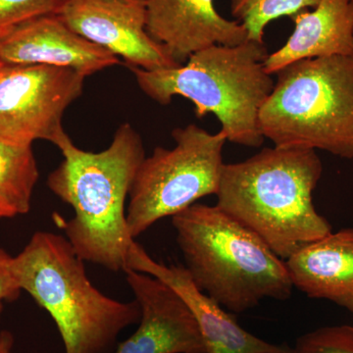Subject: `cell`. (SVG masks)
I'll list each match as a JSON object with an SVG mask.
<instances>
[{
    "instance_id": "cell-16",
    "label": "cell",
    "mask_w": 353,
    "mask_h": 353,
    "mask_svg": "<svg viewBox=\"0 0 353 353\" xmlns=\"http://www.w3.org/2000/svg\"><path fill=\"white\" fill-rule=\"evenodd\" d=\"M39 171L32 145H20L0 139V197L18 215L31 210L32 194Z\"/></svg>"
},
{
    "instance_id": "cell-19",
    "label": "cell",
    "mask_w": 353,
    "mask_h": 353,
    "mask_svg": "<svg viewBox=\"0 0 353 353\" xmlns=\"http://www.w3.org/2000/svg\"><path fill=\"white\" fill-rule=\"evenodd\" d=\"M67 0H0V30L41 16L58 14Z\"/></svg>"
},
{
    "instance_id": "cell-9",
    "label": "cell",
    "mask_w": 353,
    "mask_h": 353,
    "mask_svg": "<svg viewBox=\"0 0 353 353\" xmlns=\"http://www.w3.org/2000/svg\"><path fill=\"white\" fill-rule=\"evenodd\" d=\"M77 34L128 67L154 71L180 66L146 31L145 0H67L57 14Z\"/></svg>"
},
{
    "instance_id": "cell-4",
    "label": "cell",
    "mask_w": 353,
    "mask_h": 353,
    "mask_svg": "<svg viewBox=\"0 0 353 353\" xmlns=\"http://www.w3.org/2000/svg\"><path fill=\"white\" fill-rule=\"evenodd\" d=\"M267 57L264 43L248 39L238 46H209L175 68H128L152 101L167 105L173 97H185L199 119L209 113L217 118L227 141L259 148L264 141L259 111L275 83L265 70Z\"/></svg>"
},
{
    "instance_id": "cell-21",
    "label": "cell",
    "mask_w": 353,
    "mask_h": 353,
    "mask_svg": "<svg viewBox=\"0 0 353 353\" xmlns=\"http://www.w3.org/2000/svg\"><path fill=\"white\" fill-rule=\"evenodd\" d=\"M14 345V336L9 331L0 333V353H11Z\"/></svg>"
},
{
    "instance_id": "cell-13",
    "label": "cell",
    "mask_w": 353,
    "mask_h": 353,
    "mask_svg": "<svg viewBox=\"0 0 353 353\" xmlns=\"http://www.w3.org/2000/svg\"><path fill=\"white\" fill-rule=\"evenodd\" d=\"M148 274L176 290L196 318L208 353H279L285 345H272L241 328L236 318L201 292L183 266L158 263L143 246L132 243L127 269Z\"/></svg>"
},
{
    "instance_id": "cell-14",
    "label": "cell",
    "mask_w": 353,
    "mask_h": 353,
    "mask_svg": "<svg viewBox=\"0 0 353 353\" xmlns=\"http://www.w3.org/2000/svg\"><path fill=\"white\" fill-rule=\"evenodd\" d=\"M294 287L353 316V228L331 232L285 260Z\"/></svg>"
},
{
    "instance_id": "cell-3",
    "label": "cell",
    "mask_w": 353,
    "mask_h": 353,
    "mask_svg": "<svg viewBox=\"0 0 353 353\" xmlns=\"http://www.w3.org/2000/svg\"><path fill=\"white\" fill-rule=\"evenodd\" d=\"M172 225L192 282L223 308L239 314L265 299L292 296L284 260L217 205L194 204Z\"/></svg>"
},
{
    "instance_id": "cell-11",
    "label": "cell",
    "mask_w": 353,
    "mask_h": 353,
    "mask_svg": "<svg viewBox=\"0 0 353 353\" xmlns=\"http://www.w3.org/2000/svg\"><path fill=\"white\" fill-rule=\"evenodd\" d=\"M0 61L64 67L87 77L120 63L119 57L70 29L57 14L0 30Z\"/></svg>"
},
{
    "instance_id": "cell-12",
    "label": "cell",
    "mask_w": 353,
    "mask_h": 353,
    "mask_svg": "<svg viewBox=\"0 0 353 353\" xmlns=\"http://www.w3.org/2000/svg\"><path fill=\"white\" fill-rule=\"evenodd\" d=\"M146 31L174 61L185 64L197 51L238 46L248 39L245 26L222 17L214 0H145Z\"/></svg>"
},
{
    "instance_id": "cell-23",
    "label": "cell",
    "mask_w": 353,
    "mask_h": 353,
    "mask_svg": "<svg viewBox=\"0 0 353 353\" xmlns=\"http://www.w3.org/2000/svg\"><path fill=\"white\" fill-rule=\"evenodd\" d=\"M279 353H296V352H294V348H290L288 347V345H285V350Z\"/></svg>"
},
{
    "instance_id": "cell-8",
    "label": "cell",
    "mask_w": 353,
    "mask_h": 353,
    "mask_svg": "<svg viewBox=\"0 0 353 353\" xmlns=\"http://www.w3.org/2000/svg\"><path fill=\"white\" fill-rule=\"evenodd\" d=\"M87 76L76 70L0 61V139L20 145L38 139L57 145L62 120L81 97Z\"/></svg>"
},
{
    "instance_id": "cell-1",
    "label": "cell",
    "mask_w": 353,
    "mask_h": 353,
    "mask_svg": "<svg viewBox=\"0 0 353 353\" xmlns=\"http://www.w3.org/2000/svg\"><path fill=\"white\" fill-rule=\"evenodd\" d=\"M57 146L63 160L46 183L75 213L72 219L59 220L65 236L83 261L124 272L134 241L128 232L125 203L145 157L141 134L124 123L101 152L81 150L68 134Z\"/></svg>"
},
{
    "instance_id": "cell-2",
    "label": "cell",
    "mask_w": 353,
    "mask_h": 353,
    "mask_svg": "<svg viewBox=\"0 0 353 353\" xmlns=\"http://www.w3.org/2000/svg\"><path fill=\"white\" fill-rule=\"evenodd\" d=\"M322 174L316 150L264 148L245 161L224 164L216 205L285 261L333 232L313 203Z\"/></svg>"
},
{
    "instance_id": "cell-15",
    "label": "cell",
    "mask_w": 353,
    "mask_h": 353,
    "mask_svg": "<svg viewBox=\"0 0 353 353\" xmlns=\"http://www.w3.org/2000/svg\"><path fill=\"white\" fill-rule=\"evenodd\" d=\"M290 19L294 29L289 39L265 59L270 75L299 60L353 54V0H321L313 11Z\"/></svg>"
},
{
    "instance_id": "cell-22",
    "label": "cell",
    "mask_w": 353,
    "mask_h": 353,
    "mask_svg": "<svg viewBox=\"0 0 353 353\" xmlns=\"http://www.w3.org/2000/svg\"><path fill=\"white\" fill-rule=\"evenodd\" d=\"M17 215V211H16L15 209H14L12 206L6 201V199L0 197V219H4V218H13Z\"/></svg>"
},
{
    "instance_id": "cell-18",
    "label": "cell",
    "mask_w": 353,
    "mask_h": 353,
    "mask_svg": "<svg viewBox=\"0 0 353 353\" xmlns=\"http://www.w3.org/2000/svg\"><path fill=\"white\" fill-rule=\"evenodd\" d=\"M296 353H353V326L324 327L297 339Z\"/></svg>"
},
{
    "instance_id": "cell-10",
    "label": "cell",
    "mask_w": 353,
    "mask_h": 353,
    "mask_svg": "<svg viewBox=\"0 0 353 353\" xmlns=\"http://www.w3.org/2000/svg\"><path fill=\"white\" fill-rule=\"evenodd\" d=\"M124 273L141 319L112 353H208L196 318L175 290L148 274L129 268Z\"/></svg>"
},
{
    "instance_id": "cell-6",
    "label": "cell",
    "mask_w": 353,
    "mask_h": 353,
    "mask_svg": "<svg viewBox=\"0 0 353 353\" xmlns=\"http://www.w3.org/2000/svg\"><path fill=\"white\" fill-rule=\"evenodd\" d=\"M275 75L259 111L263 138L353 159V54L299 60Z\"/></svg>"
},
{
    "instance_id": "cell-7",
    "label": "cell",
    "mask_w": 353,
    "mask_h": 353,
    "mask_svg": "<svg viewBox=\"0 0 353 353\" xmlns=\"http://www.w3.org/2000/svg\"><path fill=\"white\" fill-rule=\"evenodd\" d=\"M173 148L157 146L139 165L130 190L127 228L134 240L165 217L217 194L227 138L190 124L172 132Z\"/></svg>"
},
{
    "instance_id": "cell-17",
    "label": "cell",
    "mask_w": 353,
    "mask_h": 353,
    "mask_svg": "<svg viewBox=\"0 0 353 353\" xmlns=\"http://www.w3.org/2000/svg\"><path fill=\"white\" fill-rule=\"evenodd\" d=\"M321 0H231L233 17L245 26L248 39L264 43L267 26L278 18L292 17L314 8Z\"/></svg>"
},
{
    "instance_id": "cell-20",
    "label": "cell",
    "mask_w": 353,
    "mask_h": 353,
    "mask_svg": "<svg viewBox=\"0 0 353 353\" xmlns=\"http://www.w3.org/2000/svg\"><path fill=\"white\" fill-rule=\"evenodd\" d=\"M12 259L13 257L8 252L0 248V317L4 303L17 301L22 292L11 269Z\"/></svg>"
},
{
    "instance_id": "cell-5",
    "label": "cell",
    "mask_w": 353,
    "mask_h": 353,
    "mask_svg": "<svg viewBox=\"0 0 353 353\" xmlns=\"http://www.w3.org/2000/svg\"><path fill=\"white\" fill-rule=\"evenodd\" d=\"M83 260L61 234L37 232L13 257L20 285L57 324L65 353H112L123 330L141 319L138 301L123 303L90 282Z\"/></svg>"
}]
</instances>
